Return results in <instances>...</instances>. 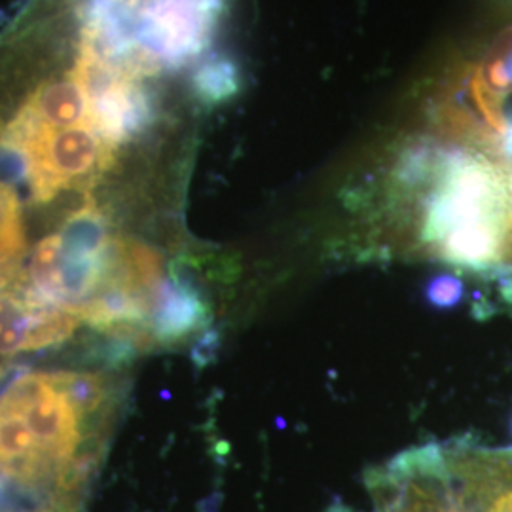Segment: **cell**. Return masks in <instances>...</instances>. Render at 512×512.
<instances>
[{"instance_id": "cell-11", "label": "cell", "mask_w": 512, "mask_h": 512, "mask_svg": "<svg viewBox=\"0 0 512 512\" xmlns=\"http://www.w3.org/2000/svg\"><path fill=\"white\" fill-rule=\"evenodd\" d=\"M74 8H76V12H80V10H84L86 6H90L93 2H97V0H73Z\"/></svg>"}, {"instance_id": "cell-5", "label": "cell", "mask_w": 512, "mask_h": 512, "mask_svg": "<svg viewBox=\"0 0 512 512\" xmlns=\"http://www.w3.org/2000/svg\"><path fill=\"white\" fill-rule=\"evenodd\" d=\"M23 107L37 118L38 124L48 129L73 128L90 122V99L74 74L65 80L44 84Z\"/></svg>"}, {"instance_id": "cell-9", "label": "cell", "mask_w": 512, "mask_h": 512, "mask_svg": "<svg viewBox=\"0 0 512 512\" xmlns=\"http://www.w3.org/2000/svg\"><path fill=\"white\" fill-rule=\"evenodd\" d=\"M27 251L18 192L0 184V270L18 266Z\"/></svg>"}, {"instance_id": "cell-1", "label": "cell", "mask_w": 512, "mask_h": 512, "mask_svg": "<svg viewBox=\"0 0 512 512\" xmlns=\"http://www.w3.org/2000/svg\"><path fill=\"white\" fill-rule=\"evenodd\" d=\"M0 135L27 150L31 162L29 200L35 203L50 202L69 188L90 192L95 181L114 164L118 150L99 135L92 122L48 129L25 109L16 112L0 129Z\"/></svg>"}, {"instance_id": "cell-10", "label": "cell", "mask_w": 512, "mask_h": 512, "mask_svg": "<svg viewBox=\"0 0 512 512\" xmlns=\"http://www.w3.org/2000/svg\"><path fill=\"white\" fill-rule=\"evenodd\" d=\"M478 76L492 92H512V29L497 38L484 63L476 67Z\"/></svg>"}, {"instance_id": "cell-6", "label": "cell", "mask_w": 512, "mask_h": 512, "mask_svg": "<svg viewBox=\"0 0 512 512\" xmlns=\"http://www.w3.org/2000/svg\"><path fill=\"white\" fill-rule=\"evenodd\" d=\"M203 317L205 310L196 291L179 279L169 281L165 283L152 311V338H158L162 342L179 340L188 332L198 329Z\"/></svg>"}, {"instance_id": "cell-8", "label": "cell", "mask_w": 512, "mask_h": 512, "mask_svg": "<svg viewBox=\"0 0 512 512\" xmlns=\"http://www.w3.org/2000/svg\"><path fill=\"white\" fill-rule=\"evenodd\" d=\"M27 281L31 293L35 294L42 304L52 308H65L61 234H52L42 239L35 247L27 270Z\"/></svg>"}, {"instance_id": "cell-4", "label": "cell", "mask_w": 512, "mask_h": 512, "mask_svg": "<svg viewBox=\"0 0 512 512\" xmlns=\"http://www.w3.org/2000/svg\"><path fill=\"white\" fill-rule=\"evenodd\" d=\"M459 494L471 512H512V448H442Z\"/></svg>"}, {"instance_id": "cell-12", "label": "cell", "mask_w": 512, "mask_h": 512, "mask_svg": "<svg viewBox=\"0 0 512 512\" xmlns=\"http://www.w3.org/2000/svg\"><path fill=\"white\" fill-rule=\"evenodd\" d=\"M4 512H78L76 509H59V511H4Z\"/></svg>"}, {"instance_id": "cell-3", "label": "cell", "mask_w": 512, "mask_h": 512, "mask_svg": "<svg viewBox=\"0 0 512 512\" xmlns=\"http://www.w3.org/2000/svg\"><path fill=\"white\" fill-rule=\"evenodd\" d=\"M222 12L224 0H141L137 40L154 73L198 59Z\"/></svg>"}, {"instance_id": "cell-2", "label": "cell", "mask_w": 512, "mask_h": 512, "mask_svg": "<svg viewBox=\"0 0 512 512\" xmlns=\"http://www.w3.org/2000/svg\"><path fill=\"white\" fill-rule=\"evenodd\" d=\"M366 486L374 512H471L439 446L391 459L368 473Z\"/></svg>"}, {"instance_id": "cell-7", "label": "cell", "mask_w": 512, "mask_h": 512, "mask_svg": "<svg viewBox=\"0 0 512 512\" xmlns=\"http://www.w3.org/2000/svg\"><path fill=\"white\" fill-rule=\"evenodd\" d=\"M243 88L239 63L226 54H213L202 59L192 74V92L200 105L217 107L238 97Z\"/></svg>"}]
</instances>
